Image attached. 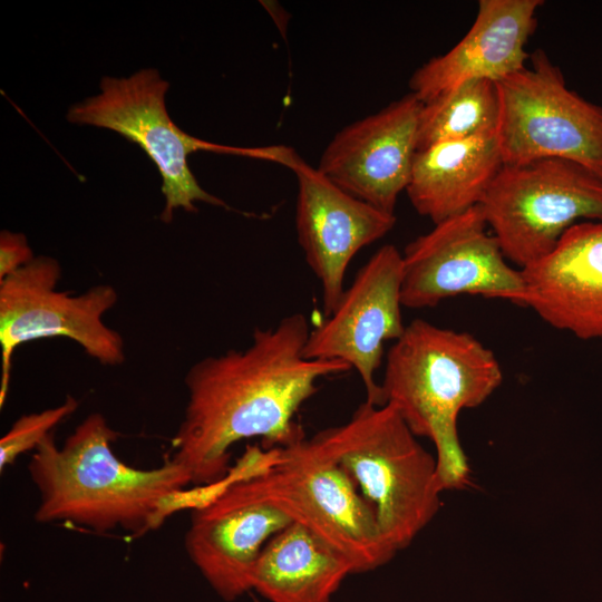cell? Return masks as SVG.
Here are the masks:
<instances>
[{
  "label": "cell",
  "instance_id": "8992f818",
  "mask_svg": "<svg viewBox=\"0 0 602 602\" xmlns=\"http://www.w3.org/2000/svg\"><path fill=\"white\" fill-rule=\"evenodd\" d=\"M507 261L524 269L582 221L602 222V177L572 161L503 165L480 203Z\"/></svg>",
  "mask_w": 602,
  "mask_h": 602
},
{
  "label": "cell",
  "instance_id": "7a4b0ae2",
  "mask_svg": "<svg viewBox=\"0 0 602 602\" xmlns=\"http://www.w3.org/2000/svg\"><path fill=\"white\" fill-rule=\"evenodd\" d=\"M117 437L106 418L94 412L61 446L52 434L38 445L28 463L39 495L37 522H67L96 533L122 530L140 537L216 492L219 483L187 489L191 476L172 458L145 469L126 464L114 452Z\"/></svg>",
  "mask_w": 602,
  "mask_h": 602
},
{
  "label": "cell",
  "instance_id": "3957f363",
  "mask_svg": "<svg viewBox=\"0 0 602 602\" xmlns=\"http://www.w3.org/2000/svg\"><path fill=\"white\" fill-rule=\"evenodd\" d=\"M494 352L473 334L415 319L386 356L380 383L391 405L417 437L436 448L440 489H463L470 468L462 448L457 419L482 405L502 383Z\"/></svg>",
  "mask_w": 602,
  "mask_h": 602
},
{
  "label": "cell",
  "instance_id": "4fadbf2b",
  "mask_svg": "<svg viewBox=\"0 0 602 602\" xmlns=\"http://www.w3.org/2000/svg\"><path fill=\"white\" fill-rule=\"evenodd\" d=\"M421 107L409 93L349 124L329 142L317 168L344 192L394 213L410 179Z\"/></svg>",
  "mask_w": 602,
  "mask_h": 602
},
{
  "label": "cell",
  "instance_id": "30bf717a",
  "mask_svg": "<svg viewBox=\"0 0 602 602\" xmlns=\"http://www.w3.org/2000/svg\"><path fill=\"white\" fill-rule=\"evenodd\" d=\"M488 229L478 204L408 243L401 253L402 307L431 308L459 294L520 304L524 289L521 270L508 264Z\"/></svg>",
  "mask_w": 602,
  "mask_h": 602
},
{
  "label": "cell",
  "instance_id": "2e32d148",
  "mask_svg": "<svg viewBox=\"0 0 602 602\" xmlns=\"http://www.w3.org/2000/svg\"><path fill=\"white\" fill-rule=\"evenodd\" d=\"M542 0H480L467 33L449 51L416 69L410 93L423 104L476 79L498 82L526 66L525 47Z\"/></svg>",
  "mask_w": 602,
  "mask_h": 602
},
{
  "label": "cell",
  "instance_id": "9c48e42d",
  "mask_svg": "<svg viewBox=\"0 0 602 602\" xmlns=\"http://www.w3.org/2000/svg\"><path fill=\"white\" fill-rule=\"evenodd\" d=\"M60 276L59 262L39 255L0 280L1 406L12 355L26 342L64 337L101 365L118 366L125 360L122 336L103 321L118 300L114 287L98 284L71 295L56 290Z\"/></svg>",
  "mask_w": 602,
  "mask_h": 602
},
{
  "label": "cell",
  "instance_id": "e0dca14e",
  "mask_svg": "<svg viewBox=\"0 0 602 602\" xmlns=\"http://www.w3.org/2000/svg\"><path fill=\"white\" fill-rule=\"evenodd\" d=\"M504 163L496 133L417 151L406 193L437 224L482 203Z\"/></svg>",
  "mask_w": 602,
  "mask_h": 602
},
{
  "label": "cell",
  "instance_id": "8fae6325",
  "mask_svg": "<svg viewBox=\"0 0 602 602\" xmlns=\"http://www.w3.org/2000/svg\"><path fill=\"white\" fill-rule=\"evenodd\" d=\"M402 254L386 244L359 269L333 311L310 330L304 356L339 360L355 369L366 390V401L382 406L376 371L385 343L396 341L406 326L401 314Z\"/></svg>",
  "mask_w": 602,
  "mask_h": 602
},
{
  "label": "cell",
  "instance_id": "ba28073f",
  "mask_svg": "<svg viewBox=\"0 0 602 602\" xmlns=\"http://www.w3.org/2000/svg\"><path fill=\"white\" fill-rule=\"evenodd\" d=\"M168 86L154 68L125 78L104 77L98 95L72 105L67 113L68 122L114 130L151 157L162 176L165 207L161 220L165 223L177 208L196 212V202L227 207L200 186L187 156L196 151L231 152V146L201 140L176 126L166 109Z\"/></svg>",
  "mask_w": 602,
  "mask_h": 602
},
{
  "label": "cell",
  "instance_id": "d6986e66",
  "mask_svg": "<svg viewBox=\"0 0 602 602\" xmlns=\"http://www.w3.org/2000/svg\"><path fill=\"white\" fill-rule=\"evenodd\" d=\"M499 100L496 82L469 80L423 104L417 151L496 132Z\"/></svg>",
  "mask_w": 602,
  "mask_h": 602
},
{
  "label": "cell",
  "instance_id": "277c9868",
  "mask_svg": "<svg viewBox=\"0 0 602 602\" xmlns=\"http://www.w3.org/2000/svg\"><path fill=\"white\" fill-rule=\"evenodd\" d=\"M249 446L234 467L232 487L268 504L346 557L353 573L373 571L396 554L372 508L347 473L305 437L274 447Z\"/></svg>",
  "mask_w": 602,
  "mask_h": 602
},
{
  "label": "cell",
  "instance_id": "52a82bcc",
  "mask_svg": "<svg viewBox=\"0 0 602 602\" xmlns=\"http://www.w3.org/2000/svg\"><path fill=\"white\" fill-rule=\"evenodd\" d=\"M496 86L495 133L504 165L562 158L602 177V107L571 90L543 49Z\"/></svg>",
  "mask_w": 602,
  "mask_h": 602
},
{
  "label": "cell",
  "instance_id": "44dd1931",
  "mask_svg": "<svg viewBox=\"0 0 602 602\" xmlns=\"http://www.w3.org/2000/svg\"><path fill=\"white\" fill-rule=\"evenodd\" d=\"M33 259L32 250L22 233L1 231L0 280L11 275Z\"/></svg>",
  "mask_w": 602,
  "mask_h": 602
},
{
  "label": "cell",
  "instance_id": "ac0fdd59",
  "mask_svg": "<svg viewBox=\"0 0 602 602\" xmlns=\"http://www.w3.org/2000/svg\"><path fill=\"white\" fill-rule=\"evenodd\" d=\"M349 561L300 524L290 523L263 547L252 590L269 602H332Z\"/></svg>",
  "mask_w": 602,
  "mask_h": 602
},
{
  "label": "cell",
  "instance_id": "ffe728a7",
  "mask_svg": "<svg viewBox=\"0 0 602 602\" xmlns=\"http://www.w3.org/2000/svg\"><path fill=\"white\" fill-rule=\"evenodd\" d=\"M78 406L79 401L75 397L67 396L59 406L19 417L0 440V469L3 472L21 454L35 450Z\"/></svg>",
  "mask_w": 602,
  "mask_h": 602
},
{
  "label": "cell",
  "instance_id": "5b68a950",
  "mask_svg": "<svg viewBox=\"0 0 602 602\" xmlns=\"http://www.w3.org/2000/svg\"><path fill=\"white\" fill-rule=\"evenodd\" d=\"M311 440L351 478L397 553L440 508L437 460L389 404L365 400L343 424Z\"/></svg>",
  "mask_w": 602,
  "mask_h": 602
},
{
  "label": "cell",
  "instance_id": "7c38bea8",
  "mask_svg": "<svg viewBox=\"0 0 602 602\" xmlns=\"http://www.w3.org/2000/svg\"><path fill=\"white\" fill-rule=\"evenodd\" d=\"M298 181L295 226L305 261L320 281L328 317L344 288L347 269L365 246L392 230L396 215L344 192L309 165L293 148L281 162Z\"/></svg>",
  "mask_w": 602,
  "mask_h": 602
},
{
  "label": "cell",
  "instance_id": "5bb4252c",
  "mask_svg": "<svg viewBox=\"0 0 602 602\" xmlns=\"http://www.w3.org/2000/svg\"><path fill=\"white\" fill-rule=\"evenodd\" d=\"M232 470L216 492L191 509L184 546L194 566L224 601L252 590V575L265 544L292 523L279 509L247 499L231 485Z\"/></svg>",
  "mask_w": 602,
  "mask_h": 602
},
{
  "label": "cell",
  "instance_id": "9a60e30c",
  "mask_svg": "<svg viewBox=\"0 0 602 602\" xmlns=\"http://www.w3.org/2000/svg\"><path fill=\"white\" fill-rule=\"evenodd\" d=\"M521 273V305L579 339L602 337V222L572 225L547 255Z\"/></svg>",
  "mask_w": 602,
  "mask_h": 602
},
{
  "label": "cell",
  "instance_id": "7402d4cb",
  "mask_svg": "<svg viewBox=\"0 0 602 602\" xmlns=\"http://www.w3.org/2000/svg\"><path fill=\"white\" fill-rule=\"evenodd\" d=\"M262 3L273 18L279 30L285 33L290 14L276 1H262Z\"/></svg>",
  "mask_w": 602,
  "mask_h": 602
},
{
  "label": "cell",
  "instance_id": "6da1fadb",
  "mask_svg": "<svg viewBox=\"0 0 602 602\" xmlns=\"http://www.w3.org/2000/svg\"><path fill=\"white\" fill-rule=\"evenodd\" d=\"M310 330L304 314H289L274 327L256 328L247 348L191 367L171 458L186 468L192 484L223 479L231 469L232 447L244 439L260 438L270 449L304 437L294 417L317 392L318 381L351 370L339 360L307 358Z\"/></svg>",
  "mask_w": 602,
  "mask_h": 602
}]
</instances>
